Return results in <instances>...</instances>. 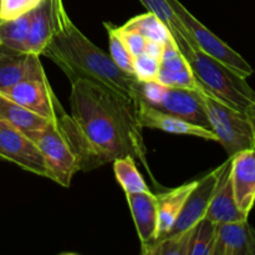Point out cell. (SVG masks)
<instances>
[{
    "label": "cell",
    "mask_w": 255,
    "mask_h": 255,
    "mask_svg": "<svg viewBox=\"0 0 255 255\" xmlns=\"http://www.w3.org/2000/svg\"><path fill=\"white\" fill-rule=\"evenodd\" d=\"M70 106L71 115L61 111L59 120L76 153L80 171H91L120 157L132 156L153 179L136 105L95 82L80 79L71 82Z\"/></svg>",
    "instance_id": "1"
},
{
    "label": "cell",
    "mask_w": 255,
    "mask_h": 255,
    "mask_svg": "<svg viewBox=\"0 0 255 255\" xmlns=\"http://www.w3.org/2000/svg\"><path fill=\"white\" fill-rule=\"evenodd\" d=\"M41 55L52 60L71 82L89 80L134 105L141 99L138 80L122 71L110 55L75 26L62 0L55 2V29Z\"/></svg>",
    "instance_id": "2"
},
{
    "label": "cell",
    "mask_w": 255,
    "mask_h": 255,
    "mask_svg": "<svg viewBox=\"0 0 255 255\" xmlns=\"http://www.w3.org/2000/svg\"><path fill=\"white\" fill-rule=\"evenodd\" d=\"M202 86L223 104L246 114L255 101V91L244 77L217 61L199 49H189L183 54Z\"/></svg>",
    "instance_id": "3"
},
{
    "label": "cell",
    "mask_w": 255,
    "mask_h": 255,
    "mask_svg": "<svg viewBox=\"0 0 255 255\" xmlns=\"http://www.w3.org/2000/svg\"><path fill=\"white\" fill-rule=\"evenodd\" d=\"M60 110L49 120L46 126L32 131L26 136L32 139L44 156L45 162L51 172V179L62 187H70L74 174L79 169L77 157L66 136V132L60 124Z\"/></svg>",
    "instance_id": "4"
},
{
    "label": "cell",
    "mask_w": 255,
    "mask_h": 255,
    "mask_svg": "<svg viewBox=\"0 0 255 255\" xmlns=\"http://www.w3.org/2000/svg\"><path fill=\"white\" fill-rule=\"evenodd\" d=\"M203 100L212 131L229 157L254 146V132L246 114L223 104L208 91L203 92Z\"/></svg>",
    "instance_id": "5"
},
{
    "label": "cell",
    "mask_w": 255,
    "mask_h": 255,
    "mask_svg": "<svg viewBox=\"0 0 255 255\" xmlns=\"http://www.w3.org/2000/svg\"><path fill=\"white\" fill-rule=\"evenodd\" d=\"M168 2L173 9L174 14L179 17L182 24L184 25L187 31L194 40L199 50L216 59L217 61L226 65L227 67L233 70L236 74L244 77V79L253 75V67L238 52L234 51L231 46H228L226 42L222 41L218 36H216L211 30L207 29L201 21H198L178 0H168Z\"/></svg>",
    "instance_id": "6"
},
{
    "label": "cell",
    "mask_w": 255,
    "mask_h": 255,
    "mask_svg": "<svg viewBox=\"0 0 255 255\" xmlns=\"http://www.w3.org/2000/svg\"><path fill=\"white\" fill-rule=\"evenodd\" d=\"M0 157L25 171L51 179V172L39 147L24 132L0 121Z\"/></svg>",
    "instance_id": "7"
},
{
    "label": "cell",
    "mask_w": 255,
    "mask_h": 255,
    "mask_svg": "<svg viewBox=\"0 0 255 255\" xmlns=\"http://www.w3.org/2000/svg\"><path fill=\"white\" fill-rule=\"evenodd\" d=\"M0 94L46 119L54 117L62 109L47 77L42 80L20 81L12 86L1 89Z\"/></svg>",
    "instance_id": "8"
},
{
    "label": "cell",
    "mask_w": 255,
    "mask_h": 255,
    "mask_svg": "<svg viewBox=\"0 0 255 255\" xmlns=\"http://www.w3.org/2000/svg\"><path fill=\"white\" fill-rule=\"evenodd\" d=\"M224 166H226V162L222 166H219L218 168L213 169L211 173L204 176L202 179L197 181L196 187L189 193L178 218L176 219L171 231L166 236L194 228L206 217L209 204H211L212 198H213L216 187L224 169Z\"/></svg>",
    "instance_id": "9"
},
{
    "label": "cell",
    "mask_w": 255,
    "mask_h": 255,
    "mask_svg": "<svg viewBox=\"0 0 255 255\" xmlns=\"http://www.w3.org/2000/svg\"><path fill=\"white\" fill-rule=\"evenodd\" d=\"M204 91L166 86L161 100L154 107L184 121L212 129L203 100Z\"/></svg>",
    "instance_id": "10"
},
{
    "label": "cell",
    "mask_w": 255,
    "mask_h": 255,
    "mask_svg": "<svg viewBox=\"0 0 255 255\" xmlns=\"http://www.w3.org/2000/svg\"><path fill=\"white\" fill-rule=\"evenodd\" d=\"M136 117L142 128L147 127V128L161 129L168 133L186 134V136L199 137L207 141L218 142V137L212 129L204 128L198 125L191 124V122L166 114L141 99L137 100L136 102Z\"/></svg>",
    "instance_id": "11"
},
{
    "label": "cell",
    "mask_w": 255,
    "mask_h": 255,
    "mask_svg": "<svg viewBox=\"0 0 255 255\" xmlns=\"http://www.w3.org/2000/svg\"><path fill=\"white\" fill-rule=\"evenodd\" d=\"M137 234L142 244V254L158 239V201L149 191L126 193Z\"/></svg>",
    "instance_id": "12"
},
{
    "label": "cell",
    "mask_w": 255,
    "mask_h": 255,
    "mask_svg": "<svg viewBox=\"0 0 255 255\" xmlns=\"http://www.w3.org/2000/svg\"><path fill=\"white\" fill-rule=\"evenodd\" d=\"M231 177L237 206L249 217L255 203V143L232 157Z\"/></svg>",
    "instance_id": "13"
},
{
    "label": "cell",
    "mask_w": 255,
    "mask_h": 255,
    "mask_svg": "<svg viewBox=\"0 0 255 255\" xmlns=\"http://www.w3.org/2000/svg\"><path fill=\"white\" fill-rule=\"evenodd\" d=\"M47 77L37 55L19 54L0 45V90L25 80Z\"/></svg>",
    "instance_id": "14"
},
{
    "label": "cell",
    "mask_w": 255,
    "mask_h": 255,
    "mask_svg": "<svg viewBox=\"0 0 255 255\" xmlns=\"http://www.w3.org/2000/svg\"><path fill=\"white\" fill-rule=\"evenodd\" d=\"M232 157L226 161L223 172L214 191L213 198L207 211L206 218L216 224L232 223V222L247 221L248 217L238 208L234 196L233 183L231 177Z\"/></svg>",
    "instance_id": "15"
},
{
    "label": "cell",
    "mask_w": 255,
    "mask_h": 255,
    "mask_svg": "<svg viewBox=\"0 0 255 255\" xmlns=\"http://www.w3.org/2000/svg\"><path fill=\"white\" fill-rule=\"evenodd\" d=\"M213 255H255V229L248 219L218 224Z\"/></svg>",
    "instance_id": "16"
},
{
    "label": "cell",
    "mask_w": 255,
    "mask_h": 255,
    "mask_svg": "<svg viewBox=\"0 0 255 255\" xmlns=\"http://www.w3.org/2000/svg\"><path fill=\"white\" fill-rule=\"evenodd\" d=\"M55 2L56 0H41L31 9L29 35H27V52L41 56L49 44L55 29Z\"/></svg>",
    "instance_id": "17"
},
{
    "label": "cell",
    "mask_w": 255,
    "mask_h": 255,
    "mask_svg": "<svg viewBox=\"0 0 255 255\" xmlns=\"http://www.w3.org/2000/svg\"><path fill=\"white\" fill-rule=\"evenodd\" d=\"M196 184L197 181L188 182V183H184L183 186L168 191L167 193L157 196V201H158V239L166 236L171 231L172 226L178 218L189 193L196 187Z\"/></svg>",
    "instance_id": "18"
},
{
    "label": "cell",
    "mask_w": 255,
    "mask_h": 255,
    "mask_svg": "<svg viewBox=\"0 0 255 255\" xmlns=\"http://www.w3.org/2000/svg\"><path fill=\"white\" fill-rule=\"evenodd\" d=\"M50 119L40 116L26 107L6 99L0 94V121L10 125L25 134L44 128Z\"/></svg>",
    "instance_id": "19"
},
{
    "label": "cell",
    "mask_w": 255,
    "mask_h": 255,
    "mask_svg": "<svg viewBox=\"0 0 255 255\" xmlns=\"http://www.w3.org/2000/svg\"><path fill=\"white\" fill-rule=\"evenodd\" d=\"M139 1L143 4V6L146 7L147 11L153 12L156 16H158L159 19L164 22V25H166L169 29V31H171L173 39L176 40L177 45H178L182 54L188 51L192 47L198 49V46L196 45L194 40L192 39L189 32L187 31L184 25L182 24V21L179 20V17L174 14L173 9H172L171 5H169L168 0H139Z\"/></svg>",
    "instance_id": "20"
},
{
    "label": "cell",
    "mask_w": 255,
    "mask_h": 255,
    "mask_svg": "<svg viewBox=\"0 0 255 255\" xmlns=\"http://www.w3.org/2000/svg\"><path fill=\"white\" fill-rule=\"evenodd\" d=\"M31 10L14 17L0 19V45L19 54L27 52V35H29Z\"/></svg>",
    "instance_id": "21"
},
{
    "label": "cell",
    "mask_w": 255,
    "mask_h": 255,
    "mask_svg": "<svg viewBox=\"0 0 255 255\" xmlns=\"http://www.w3.org/2000/svg\"><path fill=\"white\" fill-rule=\"evenodd\" d=\"M120 27L124 30H132V31L141 34L147 40H154V41L159 42H166L167 40L173 37L164 22L153 12L149 11L132 17L131 20H128L126 24Z\"/></svg>",
    "instance_id": "22"
},
{
    "label": "cell",
    "mask_w": 255,
    "mask_h": 255,
    "mask_svg": "<svg viewBox=\"0 0 255 255\" xmlns=\"http://www.w3.org/2000/svg\"><path fill=\"white\" fill-rule=\"evenodd\" d=\"M112 163H114L115 177L125 193H138V192L149 191L146 182L137 169L134 157H120L115 159Z\"/></svg>",
    "instance_id": "23"
},
{
    "label": "cell",
    "mask_w": 255,
    "mask_h": 255,
    "mask_svg": "<svg viewBox=\"0 0 255 255\" xmlns=\"http://www.w3.org/2000/svg\"><path fill=\"white\" fill-rule=\"evenodd\" d=\"M218 236V224L204 217L196 226L189 244L188 255H213Z\"/></svg>",
    "instance_id": "24"
},
{
    "label": "cell",
    "mask_w": 255,
    "mask_h": 255,
    "mask_svg": "<svg viewBox=\"0 0 255 255\" xmlns=\"http://www.w3.org/2000/svg\"><path fill=\"white\" fill-rule=\"evenodd\" d=\"M194 228L157 239L156 243L147 249L144 255H188Z\"/></svg>",
    "instance_id": "25"
},
{
    "label": "cell",
    "mask_w": 255,
    "mask_h": 255,
    "mask_svg": "<svg viewBox=\"0 0 255 255\" xmlns=\"http://www.w3.org/2000/svg\"><path fill=\"white\" fill-rule=\"evenodd\" d=\"M105 27L109 31L110 37V56L114 60L115 64L125 71L126 74L134 76V69H133V56L127 49L126 44H125L124 39L120 35L119 30L116 26L111 24L105 22ZM136 77V76H134Z\"/></svg>",
    "instance_id": "26"
},
{
    "label": "cell",
    "mask_w": 255,
    "mask_h": 255,
    "mask_svg": "<svg viewBox=\"0 0 255 255\" xmlns=\"http://www.w3.org/2000/svg\"><path fill=\"white\" fill-rule=\"evenodd\" d=\"M157 81L168 87H178V89L196 90V91H204V87L193 74L192 69L179 70V71H167L161 69L157 76Z\"/></svg>",
    "instance_id": "27"
},
{
    "label": "cell",
    "mask_w": 255,
    "mask_h": 255,
    "mask_svg": "<svg viewBox=\"0 0 255 255\" xmlns=\"http://www.w3.org/2000/svg\"><path fill=\"white\" fill-rule=\"evenodd\" d=\"M189 64L186 57L179 50L176 40L173 37L167 40L163 44V52L161 57V69L167 71H179V70L189 69Z\"/></svg>",
    "instance_id": "28"
},
{
    "label": "cell",
    "mask_w": 255,
    "mask_h": 255,
    "mask_svg": "<svg viewBox=\"0 0 255 255\" xmlns=\"http://www.w3.org/2000/svg\"><path fill=\"white\" fill-rule=\"evenodd\" d=\"M133 69L134 76L138 81L157 80L161 70V61L143 52L133 57Z\"/></svg>",
    "instance_id": "29"
},
{
    "label": "cell",
    "mask_w": 255,
    "mask_h": 255,
    "mask_svg": "<svg viewBox=\"0 0 255 255\" xmlns=\"http://www.w3.org/2000/svg\"><path fill=\"white\" fill-rule=\"evenodd\" d=\"M41 0H0V19H14L36 6Z\"/></svg>",
    "instance_id": "30"
},
{
    "label": "cell",
    "mask_w": 255,
    "mask_h": 255,
    "mask_svg": "<svg viewBox=\"0 0 255 255\" xmlns=\"http://www.w3.org/2000/svg\"><path fill=\"white\" fill-rule=\"evenodd\" d=\"M120 35L124 39L125 44H126L127 49L129 50V52L132 54V56H137L139 54H143L144 47H146L147 39L144 36H142L141 34L136 31H132V30H124L121 27H117Z\"/></svg>",
    "instance_id": "31"
},
{
    "label": "cell",
    "mask_w": 255,
    "mask_h": 255,
    "mask_svg": "<svg viewBox=\"0 0 255 255\" xmlns=\"http://www.w3.org/2000/svg\"><path fill=\"white\" fill-rule=\"evenodd\" d=\"M163 44L164 42L154 41V40H147L146 47H144L143 52L148 55V56H152L161 61L162 52H163Z\"/></svg>",
    "instance_id": "32"
},
{
    "label": "cell",
    "mask_w": 255,
    "mask_h": 255,
    "mask_svg": "<svg viewBox=\"0 0 255 255\" xmlns=\"http://www.w3.org/2000/svg\"><path fill=\"white\" fill-rule=\"evenodd\" d=\"M246 116L248 119L249 124H251L252 128H253L254 137H255V101L252 102L248 106V109L246 110Z\"/></svg>",
    "instance_id": "33"
}]
</instances>
